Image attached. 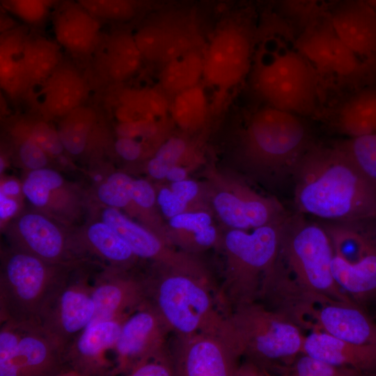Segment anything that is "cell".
<instances>
[{
  "instance_id": "6da1fadb",
  "label": "cell",
  "mask_w": 376,
  "mask_h": 376,
  "mask_svg": "<svg viewBox=\"0 0 376 376\" xmlns=\"http://www.w3.org/2000/svg\"><path fill=\"white\" fill-rule=\"evenodd\" d=\"M293 171L301 212L345 223L376 217V185L338 146L308 149Z\"/></svg>"
},
{
  "instance_id": "7a4b0ae2",
  "label": "cell",
  "mask_w": 376,
  "mask_h": 376,
  "mask_svg": "<svg viewBox=\"0 0 376 376\" xmlns=\"http://www.w3.org/2000/svg\"><path fill=\"white\" fill-rule=\"evenodd\" d=\"M263 303L289 318L301 329L321 331L359 344L376 345V323L362 306L274 276L267 283Z\"/></svg>"
},
{
  "instance_id": "3957f363",
  "label": "cell",
  "mask_w": 376,
  "mask_h": 376,
  "mask_svg": "<svg viewBox=\"0 0 376 376\" xmlns=\"http://www.w3.org/2000/svg\"><path fill=\"white\" fill-rule=\"evenodd\" d=\"M148 267V301L175 335L226 329V316L215 305L209 277L152 263Z\"/></svg>"
},
{
  "instance_id": "277c9868",
  "label": "cell",
  "mask_w": 376,
  "mask_h": 376,
  "mask_svg": "<svg viewBox=\"0 0 376 376\" xmlns=\"http://www.w3.org/2000/svg\"><path fill=\"white\" fill-rule=\"evenodd\" d=\"M78 266L52 264L14 248L1 252V322L40 326L49 302Z\"/></svg>"
},
{
  "instance_id": "5b68a950",
  "label": "cell",
  "mask_w": 376,
  "mask_h": 376,
  "mask_svg": "<svg viewBox=\"0 0 376 376\" xmlns=\"http://www.w3.org/2000/svg\"><path fill=\"white\" fill-rule=\"evenodd\" d=\"M286 219L258 227L251 233L229 229L225 234L226 266L219 297L228 305V312L237 306L259 300L263 285L277 260Z\"/></svg>"
},
{
  "instance_id": "8992f818",
  "label": "cell",
  "mask_w": 376,
  "mask_h": 376,
  "mask_svg": "<svg viewBox=\"0 0 376 376\" xmlns=\"http://www.w3.org/2000/svg\"><path fill=\"white\" fill-rule=\"evenodd\" d=\"M334 257V248L325 228L300 219H286L275 269L305 290L354 302L335 281Z\"/></svg>"
},
{
  "instance_id": "52a82bcc",
  "label": "cell",
  "mask_w": 376,
  "mask_h": 376,
  "mask_svg": "<svg viewBox=\"0 0 376 376\" xmlns=\"http://www.w3.org/2000/svg\"><path fill=\"white\" fill-rule=\"evenodd\" d=\"M243 357L270 375L276 363L292 361L302 352L305 336L285 315L260 301L241 304L226 314Z\"/></svg>"
},
{
  "instance_id": "ba28073f",
  "label": "cell",
  "mask_w": 376,
  "mask_h": 376,
  "mask_svg": "<svg viewBox=\"0 0 376 376\" xmlns=\"http://www.w3.org/2000/svg\"><path fill=\"white\" fill-rule=\"evenodd\" d=\"M253 70L256 92L270 107L298 116L313 113L319 100L318 74L295 45L274 51Z\"/></svg>"
},
{
  "instance_id": "9c48e42d",
  "label": "cell",
  "mask_w": 376,
  "mask_h": 376,
  "mask_svg": "<svg viewBox=\"0 0 376 376\" xmlns=\"http://www.w3.org/2000/svg\"><path fill=\"white\" fill-rule=\"evenodd\" d=\"M247 141L259 162L288 170L293 171L308 150V134L299 116L272 107L253 116Z\"/></svg>"
},
{
  "instance_id": "30bf717a",
  "label": "cell",
  "mask_w": 376,
  "mask_h": 376,
  "mask_svg": "<svg viewBox=\"0 0 376 376\" xmlns=\"http://www.w3.org/2000/svg\"><path fill=\"white\" fill-rule=\"evenodd\" d=\"M169 347L175 376H239L243 354L229 322L223 331L174 334Z\"/></svg>"
},
{
  "instance_id": "8fae6325",
  "label": "cell",
  "mask_w": 376,
  "mask_h": 376,
  "mask_svg": "<svg viewBox=\"0 0 376 376\" xmlns=\"http://www.w3.org/2000/svg\"><path fill=\"white\" fill-rule=\"evenodd\" d=\"M253 47L251 31L243 22H224L205 44L203 80L219 90L235 88L251 69Z\"/></svg>"
},
{
  "instance_id": "7c38bea8",
  "label": "cell",
  "mask_w": 376,
  "mask_h": 376,
  "mask_svg": "<svg viewBox=\"0 0 376 376\" xmlns=\"http://www.w3.org/2000/svg\"><path fill=\"white\" fill-rule=\"evenodd\" d=\"M93 264L85 263L70 272L46 308L40 326L65 350L70 342L91 322L95 314L93 299Z\"/></svg>"
},
{
  "instance_id": "4fadbf2b",
  "label": "cell",
  "mask_w": 376,
  "mask_h": 376,
  "mask_svg": "<svg viewBox=\"0 0 376 376\" xmlns=\"http://www.w3.org/2000/svg\"><path fill=\"white\" fill-rule=\"evenodd\" d=\"M134 35L143 60L161 66L205 44L198 18L191 13L182 10L153 16Z\"/></svg>"
},
{
  "instance_id": "5bb4252c",
  "label": "cell",
  "mask_w": 376,
  "mask_h": 376,
  "mask_svg": "<svg viewBox=\"0 0 376 376\" xmlns=\"http://www.w3.org/2000/svg\"><path fill=\"white\" fill-rule=\"evenodd\" d=\"M295 45L318 75L359 83L375 72L342 42L327 17L310 21Z\"/></svg>"
},
{
  "instance_id": "9a60e30c",
  "label": "cell",
  "mask_w": 376,
  "mask_h": 376,
  "mask_svg": "<svg viewBox=\"0 0 376 376\" xmlns=\"http://www.w3.org/2000/svg\"><path fill=\"white\" fill-rule=\"evenodd\" d=\"M12 248L46 262L69 266L89 263L79 251L74 236L68 237L56 222L38 212H26L8 224Z\"/></svg>"
},
{
  "instance_id": "2e32d148",
  "label": "cell",
  "mask_w": 376,
  "mask_h": 376,
  "mask_svg": "<svg viewBox=\"0 0 376 376\" xmlns=\"http://www.w3.org/2000/svg\"><path fill=\"white\" fill-rule=\"evenodd\" d=\"M129 316L88 324L65 350L68 376L113 375L115 363L109 360L107 354L114 351L122 326Z\"/></svg>"
},
{
  "instance_id": "e0dca14e",
  "label": "cell",
  "mask_w": 376,
  "mask_h": 376,
  "mask_svg": "<svg viewBox=\"0 0 376 376\" xmlns=\"http://www.w3.org/2000/svg\"><path fill=\"white\" fill-rule=\"evenodd\" d=\"M171 332L162 317L148 301L130 315L122 326L113 351V375H127L139 361L166 346Z\"/></svg>"
},
{
  "instance_id": "ac0fdd59",
  "label": "cell",
  "mask_w": 376,
  "mask_h": 376,
  "mask_svg": "<svg viewBox=\"0 0 376 376\" xmlns=\"http://www.w3.org/2000/svg\"><path fill=\"white\" fill-rule=\"evenodd\" d=\"M93 299L95 310L90 323L130 315L148 301L144 273L136 268H101L93 277Z\"/></svg>"
},
{
  "instance_id": "d6986e66",
  "label": "cell",
  "mask_w": 376,
  "mask_h": 376,
  "mask_svg": "<svg viewBox=\"0 0 376 376\" xmlns=\"http://www.w3.org/2000/svg\"><path fill=\"white\" fill-rule=\"evenodd\" d=\"M63 347L40 326L30 327L0 376H66Z\"/></svg>"
},
{
  "instance_id": "ffe728a7",
  "label": "cell",
  "mask_w": 376,
  "mask_h": 376,
  "mask_svg": "<svg viewBox=\"0 0 376 376\" xmlns=\"http://www.w3.org/2000/svg\"><path fill=\"white\" fill-rule=\"evenodd\" d=\"M327 18L342 42L376 72V10L361 0H349Z\"/></svg>"
},
{
  "instance_id": "44dd1931",
  "label": "cell",
  "mask_w": 376,
  "mask_h": 376,
  "mask_svg": "<svg viewBox=\"0 0 376 376\" xmlns=\"http://www.w3.org/2000/svg\"><path fill=\"white\" fill-rule=\"evenodd\" d=\"M56 41L72 55L92 57L103 38L101 21L76 0H63L52 17Z\"/></svg>"
},
{
  "instance_id": "7402d4cb",
  "label": "cell",
  "mask_w": 376,
  "mask_h": 376,
  "mask_svg": "<svg viewBox=\"0 0 376 376\" xmlns=\"http://www.w3.org/2000/svg\"><path fill=\"white\" fill-rule=\"evenodd\" d=\"M95 75L102 82L116 85L132 78L144 61L134 33L119 28L104 35L92 56Z\"/></svg>"
},
{
  "instance_id": "603a6c76",
  "label": "cell",
  "mask_w": 376,
  "mask_h": 376,
  "mask_svg": "<svg viewBox=\"0 0 376 376\" xmlns=\"http://www.w3.org/2000/svg\"><path fill=\"white\" fill-rule=\"evenodd\" d=\"M213 205L221 221L230 229L253 230L286 219L277 203L244 189L235 193L219 192Z\"/></svg>"
},
{
  "instance_id": "cb8c5ba5",
  "label": "cell",
  "mask_w": 376,
  "mask_h": 376,
  "mask_svg": "<svg viewBox=\"0 0 376 376\" xmlns=\"http://www.w3.org/2000/svg\"><path fill=\"white\" fill-rule=\"evenodd\" d=\"M363 375H376V345L359 344L321 331L305 336L302 352Z\"/></svg>"
},
{
  "instance_id": "d4e9b609",
  "label": "cell",
  "mask_w": 376,
  "mask_h": 376,
  "mask_svg": "<svg viewBox=\"0 0 376 376\" xmlns=\"http://www.w3.org/2000/svg\"><path fill=\"white\" fill-rule=\"evenodd\" d=\"M75 239L80 252L89 262L86 252L98 258L100 268L132 269L137 267L136 262L139 258L120 235L102 220L90 223Z\"/></svg>"
},
{
  "instance_id": "484cf974",
  "label": "cell",
  "mask_w": 376,
  "mask_h": 376,
  "mask_svg": "<svg viewBox=\"0 0 376 376\" xmlns=\"http://www.w3.org/2000/svg\"><path fill=\"white\" fill-rule=\"evenodd\" d=\"M44 104L53 116H65L79 107L89 91L86 77L75 65L62 61L41 84Z\"/></svg>"
},
{
  "instance_id": "4316f807",
  "label": "cell",
  "mask_w": 376,
  "mask_h": 376,
  "mask_svg": "<svg viewBox=\"0 0 376 376\" xmlns=\"http://www.w3.org/2000/svg\"><path fill=\"white\" fill-rule=\"evenodd\" d=\"M332 272L340 289L359 306L376 301V246L356 263L334 255Z\"/></svg>"
},
{
  "instance_id": "83f0119b",
  "label": "cell",
  "mask_w": 376,
  "mask_h": 376,
  "mask_svg": "<svg viewBox=\"0 0 376 376\" xmlns=\"http://www.w3.org/2000/svg\"><path fill=\"white\" fill-rule=\"evenodd\" d=\"M62 61L61 46L56 41L44 37H26L19 63L27 88L41 85Z\"/></svg>"
},
{
  "instance_id": "f1b7e54d",
  "label": "cell",
  "mask_w": 376,
  "mask_h": 376,
  "mask_svg": "<svg viewBox=\"0 0 376 376\" xmlns=\"http://www.w3.org/2000/svg\"><path fill=\"white\" fill-rule=\"evenodd\" d=\"M170 235L187 253L208 249L219 240L212 217L203 211L185 212L169 219Z\"/></svg>"
},
{
  "instance_id": "f546056e",
  "label": "cell",
  "mask_w": 376,
  "mask_h": 376,
  "mask_svg": "<svg viewBox=\"0 0 376 376\" xmlns=\"http://www.w3.org/2000/svg\"><path fill=\"white\" fill-rule=\"evenodd\" d=\"M337 124L350 138L376 132V87L361 89L341 107Z\"/></svg>"
},
{
  "instance_id": "4dcf8cb0",
  "label": "cell",
  "mask_w": 376,
  "mask_h": 376,
  "mask_svg": "<svg viewBox=\"0 0 376 376\" xmlns=\"http://www.w3.org/2000/svg\"><path fill=\"white\" fill-rule=\"evenodd\" d=\"M203 47L189 51L162 65L159 87L176 95L200 84L203 77Z\"/></svg>"
},
{
  "instance_id": "1f68e13d",
  "label": "cell",
  "mask_w": 376,
  "mask_h": 376,
  "mask_svg": "<svg viewBox=\"0 0 376 376\" xmlns=\"http://www.w3.org/2000/svg\"><path fill=\"white\" fill-rule=\"evenodd\" d=\"M26 37L19 31L1 38L0 48V79L1 88L10 94L27 88L20 67L19 58Z\"/></svg>"
},
{
  "instance_id": "d6a6232c",
  "label": "cell",
  "mask_w": 376,
  "mask_h": 376,
  "mask_svg": "<svg viewBox=\"0 0 376 376\" xmlns=\"http://www.w3.org/2000/svg\"><path fill=\"white\" fill-rule=\"evenodd\" d=\"M325 228L334 255L348 263L359 262L376 246V241L350 226L332 225Z\"/></svg>"
},
{
  "instance_id": "836d02e7",
  "label": "cell",
  "mask_w": 376,
  "mask_h": 376,
  "mask_svg": "<svg viewBox=\"0 0 376 376\" xmlns=\"http://www.w3.org/2000/svg\"><path fill=\"white\" fill-rule=\"evenodd\" d=\"M269 373L282 376H358L359 372L351 368L338 366L312 355L301 352L292 361L276 363Z\"/></svg>"
},
{
  "instance_id": "e575fe53",
  "label": "cell",
  "mask_w": 376,
  "mask_h": 376,
  "mask_svg": "<svg viewBox=\"0 0 376 376\" xmlns=\"http://www.w3.org/2000/svg\"><path fill=\"white\" fill-rule=\"evenodd\" d=\"M99 20L127 22L141 11V0H76Z\"/></svg>"
},
{
  "instance_id": "d590c367",
  "label": "cell",
  "mask_w": 376,
  "mask_h": 376,
  "mask_svg": "<svg viewBox=\"0 0 376 376\" xmlns=\"http://www.w3.org/2000/svg\"><path fill=\"white\" fill-rule=\"evenodd\" d=\"M63 183V178L58 172L45 167L31 171L23 182L22 191L31 204L42 207L47 204L51 192Z\"/></svg>"
},
{
  "instance_id": "8d00e7d4",
  "label": "cell",
  "mask_w": 376,
  "mask_h": 376,
  "mask_svg": "<svg viewBox=\"0 0 376 376\" xmlns=\"http://www.w3.org/2000/svg\"><path fill=\"white\" fill-rule=\"evenodd\" d=\"M338 146L359 169L376 185V132L350 138Z\"/></svg>"
},
{
  "instance_id": "74e56055",
  "label": "cell",
  "mask_w": 376,
  "mask_h": 376,
  "mask_svg": "<svg viewBox=\"0 0 376 376\" xmlns=\"http://www.w3.org/2000/svg\"><path fill=\"white\" fill-rule=\"evenodd\" d=\"M198 191L196 182L185 179L161 189L157 201L163 214L170 219L185 212L187 204L196 197Z\"/></svg>"
},
{
  "instance_id": "f35d334b",
  "label": "cell",
  "mask_w": 376,
  "mask_h": 376,
  "mask_svg": "<svg viewBox=\"0 0 376 376\" xmlns=\"http://www.w3.org/2000/svg\"><path fill=\"white\" fill-rule=\"evenodd\" d=\"M133 181L125 173H113L98 187L97 197L108 207H124L132 201Z\"/></svg>"
},
{
  "instance_id": "ab89813d",
  "label": "cell",
  "mask_w": 376,
  "mask_h": 376,
  "mask_svg": "<svg viewBox=\"0 0 376 376\" xmlns=\"http://www.w3.org/2000/svg\"><path fill=\"white\" fill-rule=\"evenodd\" d=\"M65 116L58 133L63 144L69 148H82L92 122L91 113L79 107Z\"/></svg>"
},
{
  "instance_id": "60d3db41",
  "label": "cell",
  "mask_w": 376,
  "mask_h": 376,
  "mask_svg": "<svg viewBox=\"0 0 376 376\" xmlns=\"http://www.w3.org/2000/svg\"><path fill=\"white\" fill-rule=\"evenodd\" d=\"M130 376H175L173 355L168 344L146 357L128 372Z\"/></svg>"
},
{
  "instance_id": "b9f144b4",
  "label": "cell",
  "mask_w": 376,
  "mask_h": 376,
  "mask_svg": "<svg viewBox=\"0 0 376 376\" xmlns=\"http://www.w3.org/2000/svg\"><path fill=\"white\" fill-rule=\"evenodd\" d=\"M8 8L30 24L40 23L47 16L50 0H3Z\"/></svg>"
},
{
  "instance_id": "7bdbcfd3",
  "label": "cell",
  "mask_w": 376,
  "mask_h": 376,
  "mask_svg": "<svg viewBox=\"0 0 376 376\" xmlns=\"http://www.w3.org/2000/svg\"><path fill=\"white\" fill-rule=\"evenodd\" d=\"M31 327L33 326L11 321L1 322L0 365L7 361L13 355L21 339Z\"/></svg>"
},
{
  "instance_id": "ee69618b",
  "label": "cell",
  "mask_w": 376,
  "mask_h": 376,
  "mask_svg": "<svg viewBox=\"0 0 376 376\" xmlns=\"http://www.w3.org/2000/svg\"><path fill=\"white\" fill-rule=\"evenodd\" d=\"M19 155L22 164L31 171L45 168L48 162L47 152L31 137L20 145Z\"/></svg>"
},
{
  "instance_id": "f6af8a7d",
  "label": "cell",
  "mask_w": 376,
  "mask_h": 376,
  "mask_svg": "<svg viewBox=\"0 0 376 376\" xmlns=\"http://www.w3.org/2000/svg\"><path fill=\"white\" fill-rule=\"evenodd\" d=\"M47 152L59 154L62 151V141L58 133L45 123L36 125L31 132V136Z\"/></svg>"
},
{
  "instance_id": "bcb514c9",
  "label": "cell",
  "mask_w": 376,
  "mask_h": 376,
  "mask_svg": "<svg viewBox=\"0 0 376 376\" xmlns=\"http://www.w3.org/2000/svg\"><path fill=\"white\" fill-rule=\"evenodd\" d=\"M328 0H282L285 10L293 17L311 18L318 8Z\"/></svg>"
},
{
  "instance_id": "7dc6e473",
  "label": "cell",
  "mask_w": 376,
  "mask_h": 376,
  "mask_svg": "<svg viewBox=\"0 0 376 376\" xmlns=\"http://www.w3.org/2000/svg\"><path fill=\"white\" fill-rule=\"evenodd\" d=\"M185 150V142L178 138H173L164 143L157 150L155 157L162 161L169 168L176 163Z\"/></svg>"
},
{
  "instance_id": "c3c4849f",
  "label": "cell",
  "mask_w": 376,
  "mask_h": 376,
  "mask_svg": "<svg viewBox=\"0 0 376 376\" xmlns=\"http://www.w3.org/2000/svg\"><path fill=\"white\" fill-rule=\"evenodd\" d=\"M132 199L139 207L148 209L155 204L157 197L154 189L148 181L137 179L133 181Z\"/></svg>"
},
{
  "instance_id": "681fc988",
  "label": "cell",
  "mask_w": 376,
  "mask_h": 376,
  "mask_svg": "<svg viewBox=\"0 0 376 376\" xmlns=\"http://www.w3.org/2000/svg\"><path fill=\"white\" fill-rule=\"evenodd\" d=\"M116 152L124 159L133 161L136 159L141 152V146L136 141L130 138H120L115 143Z\"/></svg>"
},
{
  "instance_id": "f907efd6",
  "label": "cell",
  "mask_w": 376,
  "mask_h": 376,
  "mask_svg": "<svg viewBox=\"0 0 376 376\" xmlns=\"http://www.w3.org/2000/svg\"><path fill=\"white\" fill-rule=\"evenodd\" d=\"M18 204L12 198L0 193V220L1 228L8 224L18 210Z\"/></svg>"
},
{
  "instance_id": "816d5d0a",
  "label": "cell",
  "mask_w": 376,
  "mask_h": 376,
  "mask_svg": "<svg viewBox=\"0 0 376 376\" xmlns=\"http://www.w3.org/2000/svg\"><path fill=\"white\" fill-rule=\"evenodd\" d=\"M148 171L152 178L162 180L166 178L169 167L162 161L154 157L148 164Z\"/></svg>"
},
{
  "instance_id": "f5cc1de1",
  "label": "cell",
  "mask_w": 376,
  "mask_h": 376,
  "mask_svg": "<svg viewBox=\"0 0 376 376\" xmlns=\"http://www.w3.org/2000/svg\"><path fill=\"white\" fill-rule=\"evenodd\" d=\"M186 176V170L182 167L175 165L169 169L167 172L166 178L171 182H176L185 180Z\"/></svg>"
},
{
  "instance_id": "db71d44e",
  "label": "cell",
  "mask_w": 376,
  "mask_h": 376,
  "mask_svg": "<svg viewBox=\"0 0 376 376\" xmlns=\"http://www.w3.org/2000/svg\"><path fill=\"white\" fill-rule=\"evenodd\" d=\"M20 191V187L19 183L14 180H9L2 184L1 187V191L6 196H15Z\"/></svg>"
},
{
  "instance_id": "11a10c76",
  "label": "cell",
  "mask_w": 376,
  "mask_h": 376,
  "mask_svg": "<svg viewBox=\"0 0 376 376\" xmlns=\"http://www.w3.org/2000/svg\"><path fill=\"white\" fill-rule=\"evenodd\" d=\"M364 3L376 10V0H361Z\"/></svg>"
},
{
  "instance_id": "9f6ffc18",
  "label": "cell",
  "mask_w": 376,
  "mask_h": 376,
  "mask_svg": "<svg viewBox=\"0 0 376 376\" xmlns=\"http://www.w3.org/2000/svg\"><path fill=\"white\" fill-rule=\"evenodd\" d=\"M50 1H52V0H50Z\"/></svg>"
}]
</instances>
